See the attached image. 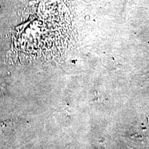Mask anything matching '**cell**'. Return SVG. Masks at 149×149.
I'll use <instances>...</instances> for the list:
<instances>
[{"label": "cell", "mask_w": 149, "mask_h": 149, "mask_svg": "<svg viewBox=\"0 0 149 149\" xmlns=\"http://www.w3.org/2000/svg\"><path fill=\"white\" fill-rule=\"evenodd\" d=\"M13 122H10L9 120L0 122V133L5 134L12 133L13 131Z\"/></svg>", "instance_id": "obj_1"}]
</instances>
